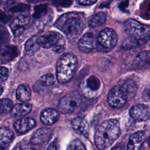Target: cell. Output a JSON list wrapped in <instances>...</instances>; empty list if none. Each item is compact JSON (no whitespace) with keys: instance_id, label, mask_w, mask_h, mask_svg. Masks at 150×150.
<instances>
[{"instance_id":"obj_6","label":"cell","mask_w":150,"mask_h":150,"mask_svg":"<svg viewBox=\"0 0 150 150\" xmlns=\"http://www.w3.org/2000/svg\"><path fill=\"white\" fill-rule=\"evenodd\" d=\"M82 103V96L78 91H73L64 96L59 101L58 109L64 114L71 113Z\"/></svg>"},{"instance_id":"obj_43","label":"cell","mask_w":150,"mask_h":150,"mask_svg":"<svg viewBox=\"0 0 150 150\" xmlns=\"http://www.w3.org/2000/svg\"></svg>"},{"instance_id":"obj_23","label":"cell","mask_w":150,"mask_h":150,"mask_svg":"<svg viewBox=\"0 0 150 150\" xmlns=\"http://www.w3.org/2000/svg\"><path fill=\"white\" fill-rule=\"evenodd\" d=\"M40 47L36 36H33L27 40L25 44V50L27 54L29 55L35 54L40 49Z\"/></svg>"},{"instance_id":"obj_1","label":"cell","mask_w":150,"mask_h":150,"mask_svg":"<svg viewBox=\"0 0 150 150\" xmlns=\"http://www.w3.org/2000/svg\"><path fill=\"white\" fill-rule=\"evenodd\" d=\"M124 29L128 36L123 43L125 48H132L141 46L149 39V26L133 19H128L124 22Z\"/></svg>"},{"instance_id":"obj_41","label":"cell","mask_w":150,"mask_h":150,"mask_svg":"<svg viewBox=\"0 0 150 150\" xmlns=\"http://www.w3.org/2000/svg\"><path fill=\"white\" fill-rule=\"evenodd\" d=\"M2 92H3V87L1 86H0V96L2 94Z\"/></svg>"},{"instance_id":"obj_26","label":"cell","mask_w":150,"mask_h":150,"mask_svg":"<svg viewBox=\"0 0 150 150\" xmlns=\"http://www.w3.org/2000/svg\"><path fill=\"white\" fill-rule=\"evenodd\" d=\"M55 82L54 77L52 74L48 73L41 76L38 81V84L43 87L52 86Z\"/></svg>"},{"instance_id":"obj_14","label":"cell","mask_w":150,"mask_h":150,"mask_svg":"<svg viewBox=\"0 0 150 150\" xmlns=\"http://www.w3.org/2000/svg\"><path fill=\"white\" fill-rule=\"evenodd\" d=\"M145 139V134L144 131H139L132 134L127 144V150H141Z\"/></svg>"},{"instance_id":"obj_12","label":"cell","mask_w":150,"mask_h":150,"mask_svg":"<svg viewBox=\"0 0 150 150\" xmlns=\"http://www.w3.org/2000/svg\"><path fill=\"white\" fill-rule=\"evenodd\" d=\"M79 49L85 53L91 52L94 47H96V39L93 33H86L79 40Z\"/></svg>"},{"instance_id":"obj_25","label":"cell","mask_w":150,"mask_h":150,"mask_svg":"<svg viewBox=\"0 0 150 150\" xmlns=\"http://www.w3.org/2000/svg\"><path fill=\"white\" fill-rule=\"evenodd\" d=\"M51 21H52V18H51L50 16L47 15L38 19L35 24V28L38 30V32L43 31L45 28H46L50 23Z\"/></svg>"},{"instance_id":"obj_11","label":"cell","mask_w":150,"mask_h":150,"mask_svg":"<svg viewBox=\"0 0 150 150\" xmlns=\"http://www.w3.org/2000/svg\"><path fill=\"white\" fill-rule=\"evenodd\" d=\"M62 36L54 32H48L45 34L38 37V40L40 47L50 48L54 47Z\"/></svg>"},{"instance_id":"obj_19","label":"cell","mask_w":150,"mask_h":150,"mask_svg":"<svg viewBox=\"0 0 150 150\" xmlns=\"http://www.w3.org/2000/svg\"><path fill=\"white\" fill-rule=\"evenodd\" d=\"M18 54V50L15 46H3L0 48V58L2 61L10 62Z\"/></svg>"},{"instance_id":"obj_3","label":"cell","mask_w":150,"mask_h":150,"mask_svg":"<svg viewBox=\"0 0 150 150\" xmlns=\"http://www.w3.org/2000/svg\"><path fill=\"white\" fill-rule=\"evenodd\" d=\"M54 26L71 40L76 39L83 32L84 23L83 17L76 12H69L62 15L55 22Z\"/></svg>"},{"instance_id":"obj_16","label":"cell","mask_w":150,"mask_h":150,"mask_svg":"<svg viewBox=\"0 0 150 150\" xmlns=\"http://www.w3.org/2000/svg\"><path fill=\"white\" fill-rule=\"evenodd\" d=\"M36 125L35 121L30 117L21 118L14 123V127L17 132L25 133L33 128Z\"/></svg>"},{"instance_id":"obj_32","label":"cell","mask_w":150,"mask_h":150,"mask_svg":"<svg viewBox=\"0 0 150 150\" xmlns=\"http://www.w3.org/2000/svg\"><path fill=\"white\" fill-rule=\"evenodd\" d=\"M16 150H34L30 143L27 142H21L16 147Z\"/></svg>"},{"instance_id":"obj_17","label":"cell","mask_w":150,"mask_h":150,"mask_svg":"<svg viewBox=\"0 0 150 150\" xmlns=\"http://www.w3.org/2000/svg\"><path fill=\"white\" fill-rule=\"evenodd\" d=\"M60 117L59 111L53 108H46L40 114L41 122L46 125H50L56 122Z\"/></svg>"},{"instance_id":"obj_5","label":"cell","mask_w":150,"mask_h":150,"mask_svg":"<svg viewBox=\"0 0 150 150\" xmlns=\"http://www.w3.org/2000/svg\"><path fill=\"white\" fill-rule=\"evenodd\" d=\"M117 40L115 31L111 28H105L100 32L96 39V48L99 52H109L116 45Z\"/></svg>"},{"instance_id":"obj_35","label":"cell","mask_w":150,"mask_h":150,"mask_svg":"<svg viewBox=\"0 0 150 150\" xmlns=\"http://www.w3.org/2000/svg\"><path fill=\"white\" fill-rule=\"evenodd\" d=\"M71 1H53V3L55 4V5L57 6H64V7H67L69 6L70 5H71Z\"/></svg>"},{"instance_id":"obj_33","label":"cell","mask_w":150,"mask_h":150,"mask_svg":"<svg viewBox=\"0 0 150 150\" xmlns=\"http://www.w3.org/2000/svg\"><path fill=\"white\" fill-rule=\"evenodd\" d=\"M9 71L5 67L0 66V83L5 81L8 77Z\"/></svg>"},{"instance_id":"obj_15","label":"cell","mask_w":150,"mask_h":150,"mask_svg":"<svg viewBox=\"0 0 150 150\" xmlns=\"http://www.w3.org/2000/svg\"><path fill=\"white\" fill-rule=\"evenodd\" d=\"M73 129L78 134L87 138L89 133V125L87 121L83 118L76 117L71 122Z\"/></svg>"},{"instance_id":"obj_29","label":"cell","mask_w":150,"mask_h":150,"mask_svg":"<svg viewBox=\"0 0 150 150\" xmlns=\"http://www.w3.org/2000/svg\"><path fill=\"white\" fill-rule=\"evenodd\" d=\"M68 150H86V149L83 142L80 140L76 139L70 143Z\"/></svg>"},{"instance_id":"obj_28","label":"cell","mask_w":150,"mask_h":150,"mask_svg":"<svg viewBox=\"0 0 150 150\" xmlns=\"http://www.w3.org/2000/svg\"><path fill=\"white\" fill-rule=\"evenodd\" d=\"M35 12L33 13V17L37 19H39L44 16L47 13V6L46 4L39 5L35 7Z\"/></svg>"},{"instance_id":"obj_18","label":"cell","mask_w":150,"mask_h":150,"mask_svg":"<svg viewBox=\"0 0 150 150\" xmlns=\"http://www.w3.org/2000/svg\"><path fill=\"white\" fill-rule=\"evenodd\" d=\"M14 137L13 131L5 127H0V150H7Z\"/></svg>"},{"instance_id":"obj_21","label":"cell","mask_w":150,"mask_h":150,"mask_svg":"<svg viewBox=\"0 0 150 150\" xmlns=\"http://www.w3.org/2000/svg\"><path fill=\"white\" fill-rule=\"evenodd\" d=\"M107 15L103 12H99L91 15L88 19V24L90 27L96 28L103 25L106 21Z\"/></svg>"},{"instance_id":"obj_20","label":"cell","mask_w":150,"mask_h":150,"mask_svg":"<svg viewBox=\"0 0 150 150\" xmlns=\"http://www.w3.org/2000/svg\"><path fill=\"white\" fill-rule=\"evenodd\" d=\"M32 110V105L28 103L17 104L13 107L11 110V115L13 117H22L26 115Z\"/></svg>"},{"instance_id":"obj_8","label":"cell","mask_w":150,"mask_h":150,"mask_svg":"<svg viewBox=\"0 0 150 150\" xmlns=\"http://www.w3.org/2000/svg\"><path fill=\"white\" fill-rule=\"evenodd\" d=\"M127 64L131 68H140L149 65V51H141L135 53L127 60Z\"/></svg>"},{"instance_id":"obj_37","label":"cell","mask_w":150,"mask_h":150,"mask_svg":"<svg viewBox=\"0 0 150 150\" xmlns=\"http://www.w3.org/2000/svg\"><path fill=\"white\" fill-rule=\"evenodd\" d=\"M142 98L144 101L146 102L149 101V90L148 88H145L142 93Z\"/></svg>"},{"instance_id":"obj_42","label":"cell","mask_w":150,"mask_h":150,"mask_svg":"<svg viewBox=\"0 0 150 150\" xmlns=\"http://www.w3.org/2000/svg\"><path fill=\"white\" fill-rule=\"evenodd\" d=\"M1 63H2V60H1V58H0V64H1Z\"/></svg>"},{"instance_id":"obj_39","label":"cell","mask_w":150,"mask_h":150,"mask_svg":"<svg viewBox=\"0 0 150 150\" xmlns=\"http://www.w3.org/2000/svg\"><path fill=\"white\" fill-rule=\"evenodd\" d=\"M97 2V1H79V3L81 5H91Z\"/></svg>"},{"instance_id":"obj_31","label":"cell","mask_w":150,"mask_h":150,"mask_svg":"<svg viewBox=\"0 0 150 150\" xmlns=\"http://www.w3.org/2000/svg\"><path fill=\"white\" fill-rule=\"evenodd\" d=\"M64 46H65V40L64 38L62 36L60 39V40H59L56 45L53 47V50L55 52L60 53L64 50Z\"/></svg>"},{"instance_id":"obj_40","label":"cell","mask_w":150,"mask_h":150,"mask_svg":"<svg viewBox=\"0 0 150 150\" xmlns=\"http://www.w3.org/2000/svg\"><path fill=\"white\" fill-rule=\"evenodd\" d=\"M111 150H127L124 145H123L121 144H118L117 145H115L112 149Z\"/></svg>"},{"instance_id":"obj_38","label":"cell","mask_w":150,"mask_h":150,"mask_svg":"<svg viewBox=\"0 0 150 150\" xmlns=\"http://www.w3.org/2000/svg\"><path fill=\"white\" fill-rule=\"evenodd\" d=\"M46 150H59L57 142L55 141L52 142L47 147Z\"/></svg>"},{"instance_id":"obj_36","label":"cell","mask_w":150,"mask_h":150,"mask_svg":"<svg viewBox=\"0 0 150 150\" xmlns=\"http://www.w3.org/2000/svg\"><path fill=\"white\" fill-rule=\"evenodd\" d=\"M8 37L6 33L0 32V46L5 44L8 41Z\"/></svg>"},{"instance_id":"obj_24","label":"cell","mask_w":150,"mask_h":150,"mask_svg":"<svg viewBox=\"0 0 150 150\" xmlns=\"http://www.w3.org/2000/svg\"><path fill=\"white\" fill-rule=\"evenodd\" d=\"M84 88H87L91 92L97 91L101 86L100 80L95 76H90L85 82Z\"/></svg>"},{"instance_id":"obj_34","label":"cell","mask_w":150,"mask_h":150,"mask_svg":"<svg viewBox=\"0 0 150 150\" xmlns=\"http://www.w3.org/2000/svg\"><path fill=\"white\" fill-rule=\"evenodd\" d=\"M10 19V16L0 9V22L4 23H7Z\"/></svg>"},{"instance_id":"obj_22","label":"cell","mask_w":150,"mask_h":150,"mask_svg":"<svg viewBox=\"0 0 150 150\" xmlns=\"http://www.w3.org/2000/svg\"><path fill=\"white\" fill-rule=\"evenodd\" d=\"M31 96L30 89L28 86L25 84L20 85L16 89V98L23 102L28 101Z\"/></svg>"},{"instance_id":"obj_2","label":"cell","mask_w":150,"mask_h":150,"mask_svg":"<svg viewBox=\"0 0 150 150\" xmlns=\"http://www.w3.org/2000/svg\"><path fill=\"white\" fill-rule=\"evenodd\" d=\"M121 133L119 122L115 119L103 121L97 128L94 135V142L100 149L110 146Z\"/></svg>"},{"instance_id":"obj_27","label":"cell","mask_w":150,"mask_h":150,"mask_svg":"<svg viewBox=\"0 0 150 150\" xmlns=\"http://www.w3.org/2000/svg\"><path fill=\"white\" fill-rule=\"evenodd\" d=\"M13 103L9 98H3L0 100V112H9L13 108Z\"/></svg>"},{"instance_id":"obj_7","label":"cell","mask_w":150,"mask_h":150,"mask_svg":"<svg viewBox=\"0 0 150 150\" xmlns=\"http://www.w3.org/2000/svg\"><path fill=\"white\" fill-rule=\"evenodd\" d=\"M129 100L128 95L122 84L114 86L108 94L107 102L113 108L122 107Z\"/></svg>"},{"instance_id":"obj_4","label":"cell","mask_w":150,"mask_h":150,"mask_svg":"<svg viewBox=\"0 0 150 150\" xmlns=\"http://www.w3.org/2000/svg\"><path fill=\"white\" fill-rule=\"evenodd\" d=\"M77 67V59L72 53L63 54L56 64V77L58 81L65 83L74 76Z\"/></svg>"},{"instance_id":"obj_13","label":"cell","mask_w":150,"mask_h":150,"mask_svg":"<svg viewBox=\"0 0 150 150\" xmlns=\"http://www.w3.org/2000/svg\"><path fill=\"white\" fill-rule=\"evenodd\" d=\"M53 131L49 128H40L33 134L30 143L31 144H41L48 141L52 137Z\"/></svg>"},{"instance_id":"obj_30","label":"cell","mask_w":150,"mask_h":150,"mask_svg":"<svg viewBox=\"0 0 150 150\" xmlns=\"http://www.w3.org/2000/svg\"><path fill=\"white\" fill-rule=\"evenodd\" d=\"M29 6L26 4H18L16 6H14L12 7L10 9L9 11L12 12V13H16V12H26L29 9Z\"/></svg>"},{"instance_id":"obj_9","label":"cell","mask_w":150,"mask_h":150,"mask_svg":"<svg viewBox=\"0 0 150 150\" xmlns=\"http://www.w3.org/2000/svg\"><path fill=\"white\" fill-rule=\"evenodd\" d=\"M30 18L28 15H20L15 18L10 24L11 29L15 36H19L23 33L28 26Z\"/></svg>"},{"instance_id":"obj_10","label":"cell","mask_w":150,"mask_h":150,"mask_svg":"<svg viewBox=\"0 0 150 150\" xmlns=\"http://www.w3.org/2000/svg\"><path fill=\"white\" fill-rule=\"evenodd\" d=\"M130 116L135 121H144L149 117V108L144 104H135L129 111Z\"/></svg>"}]
</instances>
